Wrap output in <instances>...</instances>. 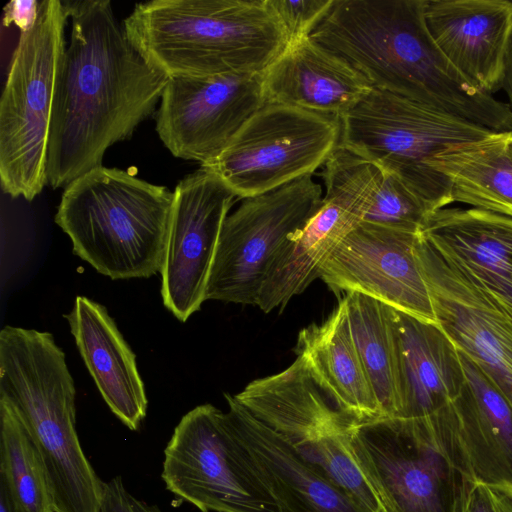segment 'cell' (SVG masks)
Listing matches in <instances>:
<instances>
[{
    "instance_id": "cell-9",
    "label": "cell",
    "mask_w": 512,
    "mask_h": 512,
    "mask_svg": "<svg viewBox=\"0 0 512 512\" xmlns=\"http://www.w3.org/2000/svg\"><path fill=\"white\" fill-rule=\"evenodd\" d=\"M161 477L168 491L201 512H281L226 412L212 404L181 418Z\"/></svg>"
},
{
    "instance_id": "cell-28",
    "label": "cell",
    "mask_w": 512,
    "mask_h": 512,
    "mask_svg": "<svg viewBox=\"0 0 512 512\" xmlns=\"http://www.w3.org/2000/svg\"><path fill=\"white\" fill-rule=\"evenodd\" d=\"M0 478L25 512H52L45 464L15 407L0 396Z\"/></svg>"
},
{
    "instance_id": "cell-10",
    "label": "cell",
    "mask_w": 512,
    "mask_h": 512,
    "mask_svg": "<svg viewBox=\"0 0 512 512\" xmlns=\"http://www.w3.org/2000/svg\"><path fill=\"white\" fill-rule=\"evenodd\" d=\"M350 445L385 512H464L474 482L436 448L418 419L359 422Z\"/></svg>"
},
{
    "instance_id": "cell-4",
    "label": "cell",
    "mask_w": 512,
    "mask_h": 512,
    "mask_svg": "<svg viewBox=\"0 0 512 512\" xmlns=\"http://www.w3.org/2000/svg\"><path fill=\"white\" fill-rule=\"evenodd\" d=\"M0 396L15 407L40 450L52 512H98L104 481L80 444L74 381L51 333L2 328Z\"/></svg>"
},
{
    "instance_id": "cell-23",
    "label": "cell",
    "mask_w": 512,
    "mask_h": 512,
    "mask_svg": "<svg viewBox=\"0 0 512 512\" xmlns=\"http://www.w3.org/2000/svg\"><path fill=\"white\" fill-rule=\"evenodd\" d=\"M400 375L398 418L429 416L455 400L465 382L458 350L437 324L394 309Z\"/></svg>"
},
{
    "instance_id": "cell-31",
    "label": "cell",
    "mask_w": 512,
    "mask_h": 512,
    "mask_svg": "<svg viewBox=\"0 0 512 512\" xmlns=\"http://www.w3.org/2000/svg\"><path fill=\"white\" fill-rule=\"evenodd\" d=\"M98 512H162L157 506L137 499L125 488L121 476H116L103 485V494Z\"/></svg>"
},
{
    "instance_id": "cell-20",
    "label": "cell",
    "mask_w": 512,
    "mask_h": 512,
    "mask_svg": "<svg viewBox=\"0 0 512 512\" xmlns=\"http://www.w3.org/2000/svg\"><path fill=\"white\" fill-rule=\"evenodd\" d=\"M228 422L248 449L281 512H364L339 486L303 460L274 430L225 394Z\"/></svg>"
},
{
    "instance_id": "cell-33",
    "label": "cell",
    "mask_w": 512,
    "mask_h": 512,
    "mask_svg": "<svg viewBox=\"0 0 512 512\" xmlns=\"http://www.w3.org/2000/svg\"><path fill=\"white\" fill-rule=\"evenodd\" d=\"M40 1L13 0L4 7L3 24L16 25L21 32L29 30L35 23Z\"/></svg>"
},
{
    "instance_id": "cell-27",
    "label": "cell",
    "mask_w": 512,
    "mask_h": 512,
    "mask_svg": "<svg viewBox=\"0 0 512 512\" xmlns=\"http://www.w3.org/2000/svg\"><path fill=\"white\" fill-rule=\"evenodd\" d=\"M343 299L354 344L382 415L398 418L401 393L394 309L356 292Z\"/></svg>"
},
{
    "instance_id": "cell-32",
    "label": "cell",
    "mask_w": 512,
    "mask_h": 512,
    "mask_svg": "<svg viewBox=\"0 0 512 512\" xmlns=\"http://www.w3.org/2000/svg\"><path fill=\"white\" fill-rule=\"evenodd\" d=\"M464 512H512V491L474 482Z\"/></svg>"
},
{
    "instance_id": "cell-12",
    "label": "cell",
    "mask_w": 512,
    "mask_h": 512,
    "mask_svg": "<svg viewBox=\"0 0 512 512\" xmlns=\"http://www.w3.org/2000/svg\"><path fill=\"white\" fill-rule=\"evenodd\" d=\"M321 200L311 175L243 199L222 225L205 299L256 305L275 258Z\"/></svg>"
},
{
    "instance_id": "cell-11",
    "label": "cell",
    "mask_w": 512,
    "mask_h": 512,
    "mask_svg": "<svg viewBox=\"0 0 512 512\" xmlns=\"http://www.w3.org/2000/svg\"><path fill=\"white\" fill-rule=\"evenodd\" d=\"M340 135L339 117L264 104L224 151L201 167L245 199L311 175L339 146Z\"/></svg>"
},
{
    "instance_id": "cell-26",
    "label": "cell",
    "mask_w": 512,
    "mask_h": 512,
    "mask_svg": "<svg viewBox=\"0 0 512 512\" xmlns=\"http://www.w3.org/2000/svg\"><path fill=\"white\" fill-rule=\"evenodd\" d=\"M431 167L449 180L452 202L512 218V131L451 146Z\"/></svg>"
},
{
    "instance_id": "cell-35",
    "label": "cell",
    "mask_w": 512,
    "mask_h": 512,
    "mask_svg": "<svg viewBox=\"0 0 512 512\" xmlns=\"http://www.w3.org/2000/svg\"><path fill=\"white\" fill-rule=\"evenodd\" d=\"M502 89H504L507 93L509 99V107L512 111V40L506 56L505 74Z\"/></svg>"
},
{
    "instance_id": "cell-14",
    "label": "cell",
    "mask_w": 512,
    "mask_h": 512,
    "mask_svg": "<svg viewBox=\"0 0 512 512\" xmlns=\"http://www.w3.org/2000/svg\"><path fill=\"white\" fill-rule=\"evenodd\" d=\"M173 192L161 294L165 307L185 322L206 301L221 228L237 197L204 167L180 180Z\"/></svg>"
},
{
    "instance_id": "cell-6",
    "label": "cell",
    "mask_w": 512,
    "mask_h": 512,
    "mask_svg": "<svg viewBox=\"0 0 512 512\" xmlns=\"http://www.w3.org/2000/svg\"><path fill=\"white\" fill-rule=\"evenodd\" d=\"M340 122V146L398 177L433 211L452 203L449 180L431 167L434 157L493 132L377 88Z\"/></svg>"
},
{
    "instance_id": "cell-34",
    "label": "cell",
    "mask_w": 512,
    "mask_h": 512,
    "mask_svg": "<svg viewBox=\"0 0 512 512\" xmlns=\"http://www.w3.org/2000/svg\"><path fill=\"white\" fill-rule=\"evenodd\" d=\"M0 512H25L13 497L9 487L0 478Z\"/></svg>"
},
{
    "instance_id": "cell-29",
    "label": "cell",
    "mask_w": 512,
    "mask_h": 512,
    "mask_svg": "<svg viewBox=\"0 0 512 512\" xmlns=\"http://www.w3.org/2000/svg\"><path fill=\"white\" fill-rule=\"evenodd\" d=\"M434 211L398 177L384 172L362 222L419 234Z\"/></svg>"
},
{
    "instance_id": "cell-25",
    "label": "cell",
    "mask_w": 512,
    "mask_h": 512,
    "mask_svg": "<svg viewBox=\"0 0 512 512\" xmlns=\"http://www.w3.org/2000/svg\"><path fill=\"white\" fill-rule=\"evenodd\" d=\"M295 353L307 359L324 386L357 420L383 418L354 344L343 298L324 322L299 332Z\"/></svg>"
},
{
    "instance_id": "cell-2",
    "label": "cell",
    "mask_w": 512,
    "mask_h": 512,
    "mask_svg": "<svg viewBox=\"0 0 512 512\" xmlns=\"http://www.w3.org/2000/svg\"><path fill=\"white\" fill-rule=\"evenodd\" d=\"M425 0H333L310 37L357 70L373 88L512 131V111L471 85L432 39Z\"/></svg>"
},
{
    "instance_id": "cell-21",
    "label": "cell",
    "mask_w": 512,
    "mask_h": 512,
    "mask_svg": "<svg viewBox=\"0 0 512 512\" xmlns=\"http://www.w3.org/2000/svg\"><path fill=\"white\" fill-rule=\"evenodd\" d=\"M344 59L310 36L289 41L263 71L265 104H282L341 118L371 90Z\"/></svg>"
},
{
    "instance_id": "cell-22",
    "label": "cell",
    "mask_w": 512,
    "mask_h": 512,
    "mask_svg": "<svg viewBox=\"0 0 512 512\" xmlns=\"http://www.w3.org/2000/svg\"><path fill=\"white\" fill-rule=\"evenodd\" d=\"M66 319L80 355L112 413L137 431L146 417L147 397L135 354L107 309L77 296Z\"/></svg>"
},
{
    "instance_id": "cell-1",
    "label": "cell",
    "mask_w": 512,
    "mask_h": 512,
    "mask_svg": "<svg viewBox=\"0 0 512 512\" xmlns=\"http://www.w3.org/2000/svg\"><path fill=\"white\" fill-rule=\"evenodd\" d=\"M63 3L71 30L49 130L46 180L53 189L103 166L108 148L155 111L169 80L130 41L110 1Z\"/></svg>"
},
{
    "instance_id": "cell-17",
    "label": "cell",
    "mask_w": 512,
    "mask_h": 512,
    "mask_svg": "<svg viewBox=\"0 0 512 512\" xmlns=\"http://www.w3.org/2000/svg\"><path fill=\"white\" fill-rule=\"evenodd\" d=\"M428 31L455 69L476 89H502L512 40V2L425 0Z\"/></svg>"
},
{
    "instance_id": "cell-19",
    "label": "cell",
    "mask_w": 512,
    "mask_h": 512,
    "mask_svg": "<svg viewBox=\"0 0 512 512\" xmlns=\"http://www.w3.org/2000/svg\"><path fill=\"white\" fill-rule=\"evenodd\" d=\"M421 234L512 319V218L477 208H442L430 215Z\"/></svg>"
},
{
    "instance_id": "cell-16",
    "label": "cell",
    "mask_w": 512,
    "mask_h": 512,
    "mask_svg": "<svg viewBox=\"0 0 512 512\" xmlns=\"http://www.w3.org/2000/svg\"><path fill=\"white\" fill-rule=\"evenodd\" d=\"M419 235L361 222L334 249L319 278L336 293H360L436 324L417 256Z\"/></svg>"
},
{
    "instance_id": "cell-15",
    "label": "cell",
    "mask_w": 512,
    "mask_h": 512,
    "mask_svg": "<svg viewBox=\"0 0 512 512\" xmlns=\"http://www.w3.org/2000/svg\"><path fill=\"white\" fill-rule=\"evenodd\" d=\"M416 249L436 324L512 406V319L421 233Z\"/></svg>"
},
{
    "instance_id": "cell-5",
    "label": "cell",
    "mask_w": 512,
    "mask_h": 512,
    "mask_svg": "<svg viewBox=\"0 0 512 512\" xmlns=\"http://www.w3.org/2000/svg\"><path fill=\"white\" fill-rule=\"evenodd\" d=\"M173 200L165 186L101 166L64 188L55 222L100 274L148 278L162 269Z\"/></svg>"
},
{
    "instance_id": "cell-30",
    "label": "cell",
    "mask_w": 512,
    "mask_h": 512,
    "mask_svg": "<svg viewBox=\"0 0 512 512\" xmlns=\"http://www.w3.org/2000/svg\"><path fill=\"white\" fill-rule=\"evenodd\" d=\"M289 41L310 36L324 18L333 0H267Z\"/></svg>"
},
{
    "instance_id": "cell-18",
    "label": "cell",
    "mask_w": 512,
    "mask_h": 512,
    "mask_svg": "<svg viewBox=\"0 0 512 512\" xmlns=\"http://www.w3.org/2000/svg\"><path fill=\"white\" fill-rule=\"evenodd\" d=\"M458 353L465 382L445 412L459 469L472 482L512 491V406L475 362Z\"/></svg>"
},
{
    "instance_id": "cell-8",
    "label": "cell",
    "mask_w": 512,
    "mask_h": 512,
    "mask_svg": "<svg viewBox=\"0 0 512 512\" xmlns=\"http://www.w3.org/2000/svg\"><path fill=\"white\" fill-rule=\"evenodd\" d=\"M246 408L364 512H385L351 449V431L360 421L340 405L308 365L292 364L266 378Z\"/></svg>"
},
{
    "instance_id": "cell-13",
    "label": "cell",
    "mask_w": 512,
    "mask_h": 512,
    "mask_svg": "<svg viewBox=\"0 0 512 512\" xmlns=\"http://www.w3.org/2000/svg\"><path fill=\"white\" fill-rule=\"evenodd\" d=\"M262 76L170 77L156 112L159 139L177 158L211 162L265 104Z\"/></svg>"
},
{
    "instance_id": "cell-24",
    "label": "cell",
    "mask_w": 512,
    "mask_h": 512,
    "mask_svg": "<svg viewBox=\"0 0 512 512\" xmlns=\"http://www.w3.org/2000/svg\"><path fill=\"white\" fill-rule=\"evenodd\" d=\"M362 215L342 201L322 199L305 226L275 258L256 306L265 313L283 309L319 278L322 265L339 243L361 222Z\"/></svg>"
},
{
    "instance_id": "cell-7",
    "label": "cell",
    "mask_w": 512,
    "mask_h": 512,
    "mask_svg": "<svg viewBox=\"0 0 512 512\" xmlns=\"http://www.w3.org/2000/svg\"><path fill=\"white\" fill-rule=\"evenodd\" d=\"M63 1H40L34 25L21 32L0 100V184L32 201L47 185L46 166L59 62L66 47Z\"/></svg>"
},
{
    "instance_id": "cell-3",
    "label": "cell",
    "mask_w": 512,
    "mask_h": 512,
    "mask_svg": "<svg viewBox=\"0 0 512 512\" xmlns=\"http://www.w3.org/2000/svg\"><path fill=\"white\" fill-rule=\"evenodd\" d=\"M123 26L169 78L260 73L288 44L267 0H151L135 5Z\"/></svg>"
}]
</instances>
